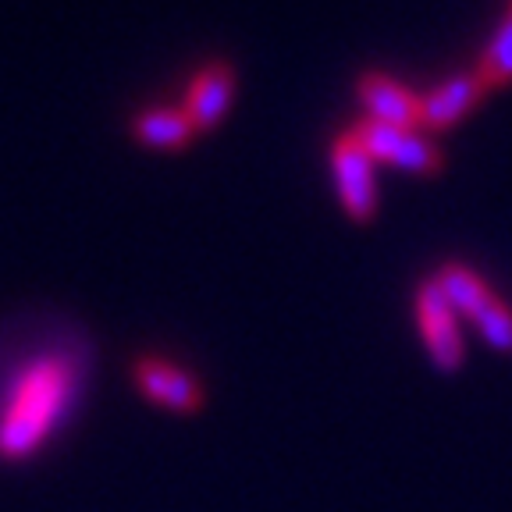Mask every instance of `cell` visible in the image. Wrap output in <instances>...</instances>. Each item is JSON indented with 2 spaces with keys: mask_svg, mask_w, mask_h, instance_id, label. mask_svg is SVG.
<instances>
[{
  "mask_svg": "<svg viewBox=\"0 0 512 512\" xmlns=\"http://www.w3.org/2000/svg\"><path fill=\"white\" fill-rule=\"evenodd\" d=\"M132 381H136L139 395L146 402L168 409V413H200L203 402H207L203 384L189 370L171 360H160V356H143V360L132 363Z\"/></svg>",
  "mask_w": 512,
  "mask_h": 512,
  "instance_id": "cell-5",
  "label": "cell"
},
{
  "mask_svg": "<svg viewBox=\"0 0 512 512\" xmlns=\"http://www.w3.org/2000/svg\"><path fill=\"white\" fill-rule=\"evenodd\" d=\"M431 281L438 285V292L445 296V303L456 310V317L473 320L484 306L491 303V299H495V292H491L488 281L463 264H445Z\"/></svg>",
  "mask_w": 512,
  "mask_h": 512,
  "instance_id": "cell-9",
  "label": "cell"
},
{
  "mask_svg": "<svg viewBox=\"0 0 512 512\" xmlns=\"http://www.w3.org/2000/svg\"><path fill=\"white\" fill-rule=\"evenodd\" d=\"M416 328H420V338H424V349L434 360V367L445 370V374H456L463 367L466 345L463 331H459V317L445 303L434 281H424L416 292Z\"/></svg>",
  "mask_w": 512,
  "mask_h": 512,
  "instance_id": "cell-4",
  "label": "cell"
},
{
  "mask_svg": "<svg viewBox=\"0 0 512 512\" xmlns=\"http://www.w3.org/2000/svg\"><path fill=\"white\" fill-rule=\"evenodd\" d=\"M473 72L480 75V82L488 89L509 86L512 82V8H509V15L502 18V25L495 29L488 50H484V57H480V64Z\"/></svg>",
  "mask_w": 512,
  "mask_h": 512,
  "instance_id": "cell-11",
  "label": "cell"
},
{
  "mask_svg": "<svg viewBox=\"0 0 512 512\" xmlns=\"http://www.w3.org/2000/svg\"><path fill=\"white\" fill-rule=\"evenodd\" d=\"M132 136L139 143L153 146V150H182L192 136H196V128L192 121L185 118L182 107H153V111H143L136 121H132Z\"/></svg>",
  "mask_w": 512,
  "mask_h": 512,
  "instance_id": "cell-10",
  "label": "cell"
},
{
  "mask_svg": "<svg viewBox=\"0 0 512 512\" xmlns=\"http://www.w3.org/2000/svg\"><path fill=\"white\" fill-rule=\"evenodd\" d=\"M79 395V363L64 352L36 356L15 377L0 413V456L29 459L54 434Z\"/></svg>",
  "mask_w": 512,
  "mask_h": 512,
  "instance_id": "cell-1",
  "label": "cell"
},
{
  "mask_svg": "<svg viewBox=\"0 0 512 512\" xmlns=\"http://www.w3.org/2000/svg\"><path fill=\"white\" fill-rule=\"evenodd\" d=\"M349 136L370 153L374 164H392V168L413 171V175H438L441 171V150L424 139L416 128H392V125H374V121H356L349 128Z\"/></svg>",
  "mask_w": 512,
  "mask_h": 512,
  "instance_id": "cell-2",
  "label": "cell"
},
{
  "mask_svg": "<svg viewBox=\"0 0 512 512\" xmlns=\"http://www.w3.org/2000/svg\"><path fill=\"white\" fill-rule=\"evenodd\" d=\"M360 104L367 111V121L392 128H420V96L409 93L392 75L370 72L360 79Z\"/></svg>",
  "mask_w": 512,
  "mask_h": 512,
  "instance_id": "cell-6",
  "label": "cell"
},
{
  "mask_svg": "<svg viewBox=\"0 0 512 512\" xmlns=\"http://www.w3.org/2000/svg\"><path fill=\"white\" fill-rule=\"evenodd\" d=\"M484 93H488V86L480 82L477 72H466V75L441 82L438 89L420 96V128H427V132L452 128L459 118H466V114L484 100Z\"/></svg>",
  "mask_w": 512,
  "mask_h": 512,
  "instance_id": "cell-8",
  "label": "cell"
},
{
  "mask_svg": "<svg viewBox=\"0 0 512 512\" xmlns=\"http://www.w3.org/2000/svg\"><path fill=\"white\" fill-rule=\"evenodd\" d=\"M331 171H335V189L345 214L356 224L374 221L377 214V164L356 139L345 132L331 146Z\"/></svg>",
  "mask_w": 512,
  "mask_h": 512,
  "instance_id": "cell-3",
  "label": "cell"
},
{
  "mask_svg": "<svg viewBox=\"0 0 512 512\" xmlns=\"http://www.w3.org/2000/svg\"><path fill=\"white\" fill-rule=\"evenodd\" d=\"M235 100V72L228 64H207L196 79L189 82V93H185V118L192 121L196 132H210L217 121L228 114Z\"/></svg>",
  "mask_w": 512,
  "mask_h": 512,
  "instance_id": "cell-7",
  "label": "cell"
},
{
  "mask_svg": "<svg viewBox=\"0 0 512 512\" xmlns=\"http://www.w3.org/2000/svg\"><path fill=\"white\" fill-rule=\"evenodd\" d=\"M473 324H477V331L484 335V342H488L491 349L512 352V310L498 296L473 317Z\"/></svg>",
  "mask_w": 512,
  "mask_h": 512,
  "instance_id": "cell-12",
  "label": "cell"
}]
</instances>
